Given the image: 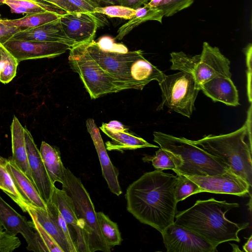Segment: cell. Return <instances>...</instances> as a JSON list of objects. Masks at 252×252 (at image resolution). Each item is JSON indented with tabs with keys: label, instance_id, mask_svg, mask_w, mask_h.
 Wrapping results in <instances>:
<instances>
[{
	"label": "cell",
	"instance_id": "1",
	"mask_svg": "<svg viewBox=\"0 0 252 252\" xmlns=\"http://www.w3.org/2000/svg\"><path fill=\"white\" fill-rule=\"evenodd\" d=\"M177 180V175L158 170L144 173L126 189L127 211L161 233L174 222Z\"/></svg>",
	"mask_w": 252,
	"mask_h": 252
},
{
	"label": "cell",
	"instance_id": "2",
	"mask_svg": "<svg viewBox=\"0 0 252 252\" xmlns=\"http://www.w3.org/2000/svg\"><path fill=\"white\" fill-rule=\"evenodd\" d=\"M237 203L219 201L213 198L198 200L190 208L177 211L174 223L198 234L216 246L228 241H240L239 232L249 222L236 223L228 220L226 213L239 207Z\"/></svg>",
	"mask_w": 252,
	"mask_h": 252
},
{
	"label": "cell",
	"instance_id": "3",
	"mask_svg": "<svg viewBox=\"0 0 252 252\" xmlns=\"http://www.w3.org/2000/svg\"><path fill=\"white\" fill-rule=\"evenodd\" d=\"M190 142L214 157L227 170L252 186V134L246 123L237 130L220 135L210 134Z\"/></svg>",
	"mask_w": 252,
	"mask_h": 252
},
{
	"label": "cell",
	"instance_id": "4",
	"mask_svg": "<svg viewBox=\"0 0 252 252\" xmlns=\"http://www.w3.org/2000/svg\"><path fill=\"white\" fill-rule=\"evenodd\" d=\"M154 141L172 158L176 174L187 175H216L227 170L215 158L185 137H178L160 131L153 133Z\"/></svg>",
	"mask_w": 252,
	"mask_h": 252
},
{
	"label": "cell",
	"instance_id": "5",
	"mask_svg": "<svg viewBox=\"0 0 252 252\" xmlns=\"http://www.w3.org/2000/svg\"><path fill=\"white\" fill-rule=\"evenodd\" d=\"M62 189L71 198L80 226L88 240L89 252H110L100 230L94 204L79 178L64 169Z\"/></svg>",
	"mask_w": 252,
	"mask_h": 252
},
{
	"label": "cell",
	"instance_id": "6",
	"mask_svg": "<svg viewBox=\"0 0 252 252\" xmlns=\"http://www.w3.org/2000/svg\"><path fill=\"white\" fill-rule=\"evenodd\" d=\"M170 55V69L189 73L199 88L202 84L217 76L231 78L229 60L218 47L207 42H203L199 55L190 56L183 51L173 52Z\"/></svg>",
	"mask_w": 252,
	"mask_h": 252
},
{
	"label": "cell",
	"instance_id": "7",
	"mask_svg": "<svg viewBox=\"0 0 252 252\" xmlns=\"http://www.w3.org/2000/svg\"><path fill=\"white\" fill-rule=\"evenodd\" d=\"M69 64L77 72L92 99L107 94L132 89L102 69L88 54L82 43L69 49Z\"/></svg>",
	"mask_w": 252,
	"mask_h": 252
},
{
	"label": "cell",
	"instance_id": "8",
	"mask_svg": "<svg viewBox=\"0 0 252 252\" xmlns=\"http://www.w3.org/2000/svg\"><path fill=\"white\" fill-rule=\"evenodd\" d=\"M162 100L157 110L164 106L189 118L194 110V102L200 88L189 73L179 72L166 75L158 83Z\"/></svg>",
	"mask_w": 252,
	"mask_h": 252
},
{
	"label": "cell",
	"instance_id": "9",
	"mask_svg": "<svg viewBox=\"0 0 252 252\" xmlns=\"http://www.w3.org/2000/svg\"><path fill=\"white\" fill-rule=\"evenodd\" d=\"M82 44L90 56L105 71L128 84L132 89L142 90L131 75L135 63L143 56L142 50L126 53L106 51L101 49L94 40Z\"/></svg>",
	"mask_w": 252,
	"mask_h": 252
},
{
	"label": "cell",
	"instance_id": "10",
	"mask_svg": "<svg viewBox=\"0 0 252 252\" xmlns=\"http://www.w3.org/2000/svg\"><path fill=\"white\" fill-rule=\"evenodd\" d=\"M168 252H215L217 246L174 222L161 233Z\"/></svg>",
	"mask_w": 252,
	"mask_h": 252
},
{
	"label": "cell",
	"instance_id": "11",
	"mask_svg": "<svg viewBox=\"0 0 252 252\" xmlns=\"http://www.w3.org/2000/svg\"><path fill=\"white\" fill-rule=\"evenodd\" d=\"M184 175L199 187L200 192L227 194L238 196L251 195L252 187L247 182L228 170L216 175Z\"/></svg>",
	"mask_w": 252,
	"mask_h": 252
},
{
	"label": "cell",
	"instance_id": "12",
	"mask_svg": "<svg viewBox=\"0 0 252 252\" xmlns=\"http://www.w3.org/2000/svg\"><path fill=\"white\" fill-rule=\"evenodd\" d=\"M3 45L19 62L28 60L53 58L66 52L70 46L58 42H42L10 39Z\"/></svg>",
	"mask_w": 252,
	"mask_h": 252
},
{
	"label": "cell",
	"instance_id": "13",
	"mask_svg": "<svg viewBox=\"0 0 252 252\" xmlns=\"http://www.w3.org/2000/svg\"><path fill=\"white\" fill-rule=\"evenodd\" d=\"M90 12L67 13L60 18L63 29L68 38L76 44L94 40L101 23L96 15Z\"/></svg>",
	"mask_w": 252,
	"mask_h": 252
},
{
	"label": "cell",
	"instance_id": "14",
	"mask_svg": "<svg viewBox=\"0 0 252 252\" xmlns=\"http://www.w3.org/2000/svg\"><path fill=\"white\" fill-rule=\"evenodd\" d=\"M24 136L28 159L33 183L41 197L47 204L51 200L54 188L36 146L29 130L25 127Z\"/></svg>",
	"mask_w": 252,
	"mask_h": 252
},
{
	"label": "cell",
	"instance_id": "15",
	"mask_svg": "<svg viewBox=\"0 0 252 252\" xmlns=\"http://www.w3.org/2000/svg\"><path fill=\"white\" fill-rule=\"evenodd\" d=\"M0 221L6 232L22 235L27 242L28 251L40 252L31 220H28L25 216L16 211L0 196Z\"/></svg>",
	"mask_w": 252,
	"mask_h": 252
},
{
	"label": "cell",
	"instance_id": "16",
	"mask_svg": "<svg viewBox=\"0 0 252 252\" xmlns=\"http://www.w3.org/2000/svg\"><path fill=\"white\" fill-rule=\"evenodd\" d=\"M50 201L59 209L72 234L78 252H89L88 238L81 228L71 198L54 187Z\"/></svg>",
	"mask_w": 252,
	"mask_h": 252
},
{
	"label": "cell",
	"instance_id": "17",
	"mask_svg": "<svg viewBox=\"0 0 252 252\" xmlns=\"http://www.w3.org/2000/svg\"><path fill=\"white\" fill-rule=\"evenodd\" d=\"M86 126L97 153L103 176L110 191L119 196L122 193L118 181L119 172L111 162L99 129L94 119L91 118L86 121Z\"/></svg>",
	"mask_w": 252,
	"mask_h": 252
},
{
	"label": "cell",
	"instance_id": "18",
	"mask_svg": "<svg viewBox=\"0 0 252 252\" xmlns=\"http://www.w3.org/2000/svg\"><path fill=\"white\" fill-rule=\"evenodd\" d=\"M10 39L42 42H58L71 47L76 43L65 34L60 19L41 26L26 29L15 33Z\"/></svg>",
	"mask_w": 252,
	"mask_h": 252
},
{
	"label": "cell",
	"instance_id": "19",
	"mask_svg": "<svg viewBox=\"0 0 252 252\" xmlns=\"http://www.w3.org/2000/svg\"><path fill=\"white\" fill-rule=\"evenodd\" d=\"M200 90L214 102L231 106L240 105L238 90L231 78L214 77L200 85Z\"/></svg>",
	"mask_w": 252,
	"mask_h": 252
},
{
	"label": "cell",
	"instance_id": "20",
	"mask_svg": "<svg viewBox=\"0 0 252 252\" xmlns=\"http://www.w3.org/2000/svg\"><path fill=\"white\" fill-rule=\"evenodd\" d=\"M6 168L17 191L28 205L46 210V203L41 197L34 183L17 167L10 158H6Z\"/></svg>",
	"mask_w": 252,
	"mask_h": 252
},
{
	"label": "cell",
	"instance_id": "21",
	"mask_svg": "<svg viewBox=\"0 0 252 252\" xmlns=\"http://www.w3.org/2000/svg\"><path fill=\"white\" fill-rule=\"evenodd\" d=\"M24 128L18 119L14 116L10 126L12 154L10 158L33 183L28 162Z\"/></svg>",
	"mask_w": 252,
	"mask_h": 252
},
{
	"label": "cell",
	"instance_id": "22",
	"mask_svg": "<svg viewBox=\"0 0 252 252\" xmlns=\"http://www.w3.org/2000/svg\"><path fill=\"white\" fill-rule=\"evenodd\" d=\"M99 128L112 140L105 143L106 149L108 151L123 152L124 150L142 148H158V146L149 143L144 139L128 132V129L113 132L101 126Z\"/></svg>",
	"mask_w": 252,
	"mask_h": 252
},
{
	"label": "cell",
	"instance_id": "23",
	"mask_svg": "<svg viewBox=\"0 0 252 252\" xmlns=\"http://www.w3.org/2000/svg\"><path fill=\"white\" fill-rule=\"evenodd\" d=\"M40 153L44 166L52 183L62 184L64 177V166L59 151L45 141H42Z\"/></svg>",
	"mask_w": 252,
	"mask_h": 252
},
{
	"label": "cell",
	"instance_id": "24",
	"mask_svg": "<svg viewBox=\"0 0 252 252\" xmlns=\"http://www.w3.org/2000/svg\"><path fill=\"white\" fill-rule=\"evenodd\" d=\"M163 17L161 10L145 4L135 9L133 17L118 29L115 39H122L134 28L148 21H156L161 23Z\"/></svg>",
	"mask_w": 252,
	"mask_h": 252
},
{
	"label": "cell",
	"instance_id": "25",
	"mask_svg": "<svg viewBox=\"0 0 252 252\" xmlns=\"http://www.w3.org/2000/svg\"><path fill=\"white\" fill-rule=\"evenodd\" d=\"M30 207L37 221L54 239L63 252H72L66 238L57 223L47 212V209L32 206Z\"/></svg>",
	"mask_w": 252,
	"mask_h": 252
},
{
	"label": "cell",
	"instance_id": "26",
	"mask_svg": "<svg viewBox=\"0 0 252 252\" xmlns=\"http://www.w3.org/2000/svg\"><path fill=\"white\" fill-rule=\"evenodd\" d=\"M62 15L52 11L26 14L17 19H1L0 22L10 27H16L24 30L35 28L60 19Z\"/></svg>",
	"mask_w": 252,
	"mask_h": 252
},
{
	"label": "cell",
	"instance_id": "27",
	"mask_svg": "<svg viewBox=\"0 0 252 252\" xmlns=\"http://www.w3.org/2000/svg\"><path fill=\"white\" fill-rule=\"evenodd\" d=\"M3 4L8 5L11 12L16 13L31 14L52 11L63 15L67 13L52 4L38 3L24 0H4Z\"/></svg>",
	"mask_w": 252,
	"mask_h": 252
},
{
	"label": "cell",
	"instance_id": "28",
	"mask_svg": "<svg viewBox=\"0 0 252 252\" xmlns=\"http://www.w3.org/2000/svg\"><path fill=\"white\" fill-rule=\"evenodd\" d=\"M6 158L0 156V189L6 194L21 210L27 212L29 205L17 191L6 168Z\"/></svg>",
	"mask_w": 252,
	"mask_h": 252
},
{
	"label": "cell",
	"instance_id": "29",
	"mask_svg": "<svg viewBox=\"0 0 252 252\" xmlns=\"http://www.w3.org/2000/svg\"><path fill=\"white\" fill-rule=\"evenodd\" d=\"M27 212L31 217V223L34 231L40 252H63L54 239L45 231L37 221L30 206Z\"/></svg>",
	"mask_w": 252,
	"mask_h": 252
},
{
	"label": "cell",
	"instance_id": "30",
	"mask_svg": "<svg viewBox=\"0 0 252 252\" xmlns=\"http://www.w3.org/2000/svg\"><path fill=\"white\" fill-rule=\"evenodd\" d=\"M100 231L106 244L111 248L120 245L122 241L117 223L111 220L102 212H96Z\"/></svg>",
	"mask_w": 252,
	"mask_h": 252
},
{
	"label": "cell",
	"instance_id": "31",
	"mask_svg": "<svg viewBox=\"0 0 252 252\" xmlns=\"http://www.w3.org/2000/svg\"><path fill=\"white\" fill-rule=\"evenodd\" d=\"M19 62L0 43V82L7 84L15 77Z\"/></svg>",
	"mask_w": 252,
	"mask_h": 252
},
{
	"label": "cell",
	"instance_id": "32",
	"mask_svg": "<svg viewBox=\"0 0 252 252\" xmlns=\"http://www.w3.org/2000/svg\"><path fill=\"white\" fill-rule=\"evenodd\" d=\"M194 0H150L147 5L159 9L169 17L190 6Z\"/></svg>",
	"mask_w": 252,
	"mask_h": 252
},
{
	"label": "cell",
	"instance_id": "33",
	"mask_svg": "<svg viewBox=\"0 0 252 252\" xmlns=\"http://www.w3.org/2000/svg\"><path fill=\"white\" fill-rule=\"evenodd\" d=\"M176 175L178 180L175 186V197L178 202L192 194L201 193L199 187L195 182L184 175Z\"/></svg>",
	"mask_w": 252,
	"mask_h": 252
},
{
	"label": "cell",
	"instance_id": "34",
	"mask_svg": "<svg viewBox=\"0 0 252 252\" xmlns=\"http://www.w3.org/2000/svg\"><path fill=\"white\" fill-rule=\"evenodd\" d=\"M47 211L51 215L66 238L72 252H78L72 234L57 207L51 202L47 204Z\"/></svg>",
	"mask_w": 252,
	"mask_h": 252
},
{
	"label": "cell",
	"instance_id": "35",
	"mask_svg": "<svg viewBox=\"0 0 252 252\" xmlns=\"http://www.w3.org/2000/svg\"><path fill=\"white\" fill-rule=\"evenodd\" d=\"M142 160L145 162L151 161L155 169L159 171L176 170L175 164L170 156L161 148L156 152L154 156H145Z\"/></svg>",
	"mask_w": 252,
	"mask_h": 252
},
{
	"label": "cell",
	"instance_id": "36",
	"mask_svg": "<svg viewBox=\"0 0 252 252\" xmlns=\"http://www.w3.org/2000/svg\"><path fill=\"white\" fill-rule=\"evenodd\" d=\"M95 13L106 15L109 17L120 18L125 20L131 19L135 10L121 5H110L105 6H97Z\"/></svg>",
	"mask_w": 252,
	"mask_h": 252
},
{
	"label": "cell",
	"instance_id": "37",
	"mask_svg": "<svg viewBox=\"0 0 252 252\" xmlns=\"http://www.w3.org/2000/svg\"><path fill=\"white\" fill-rule=\"evenodd\" d=\"M65 4L67 12H85L95 13L97 6L89 0H62Z\"/></svg>",
	"mask_w": 252,
	"mask_h": 252
},
{
	"label": "cell",
	"instance_id": "38",
	"mask_svg": "<svg viewBox=\"0 0 252 252\" xmlns=\"http://www.w3.org/2000/svg\"><path fill=\"white\" fill-rule=\"evenodd\" d=\"M21 245V241L16 235L5 231L0 232V252H11Z\"/></svg>",
	"mask_w": 252,
	"mask_h": 252
},
{
	"label": "cell",
	"instance_id": "39",
	"mask_svg": "<svg viewBox=\"0 0 252 252\" xmlns=\"http://www.w3.org/2000/svg\"><path fill=\"white\" fill-rule=\"evenodd\" d=\"M102 50L109 52L126 53L128 49L124 44L116 43L114 39L109 36H103L96 42Z\"/></svg>",
	"mask_w": 252,
	"mask_h": 252
},
{
	"label": "cell",
	"instance_id": "40",
	"mask_svg": "<svg viewBox=\"0 0 252 252\" xmlns=\"http://www.w3.org/2000/svg\"><path fill=\"white\" fill-rule=\"evenodd\" d=\"M244 53L246 55V63L247 66V94L248 100L252 102V45L248 44L244 48Z\"/></svg>",
	"mask_w": 252,
	"mask_h": 252
},
{
	"label": "cell",
	"instance_id": "41",
	"mask_svg": "<svg viewBox=\"0 0 252 252\" xmlns=\"http://www.w3.org/2000/svg\"><path fill=\"white\" fill-rule=\"evenodd\" d=\"M23 30L21 28L8 26L0 22V43H3L15 33Z\"/></svg>",
	"mask_w": 252,
	"mask_h": 252
},
{
	"label": "cell",
	"instance_id": "42",
	"mask_svg": "<svg viewBox=\"0 0 252 252\" xmlns=\"http://www.w3.org/2000/svg\"><path fill=\"white\" fill-rule=\"evenodd\" d=\"M150 0H120L119 5L136 9L147 4Z\"/></svg>",
	"mask_w": 252,
	"mask_h": 252
},
{
	"label": "cell",
	"instance_id": "43",
	"mask_svg": "<svg viewBox=\"0 0 252 252\" xmlns=\"http://www.w3.org/2000/svg\"><path fill=\"white\" fill-rule=\"evenodd\" d=\"M44 0L51 4L56 6L67 12V8L64 3V2L62 0ZM68 13V12H67Z\"/></svg>",
	"mask_w": 252,
	"mask_h": 252
},
{
	"label": "cell",
	"instance_id": "44",
	"mask_svg": "<svg viewBox=\"0 0 252 252\" xmlns=\"http://www.w3.org/2000/svg\"><path fill=\"white\" fill-rule=\"evenodd\" d=\"M243 249L246 252H252V236L248 239L247 242L243 246Z\"/></svg>",
	"mask_w": 252,
	"mask_h": 252
},
{
	"label": "cell",
	"instance_id": "45",
	"mask_svg": "<svg viewBox=\"0 0 252 252\" xmlns=\"http://www.w3.org/2000/svg\"><path fill=\"white\" fill-rule=\"evenodd\" d=\"M97 6H105L110 5L108 0H89Z\"/></svg>",
	"mask_w": 252,
	"mask_h": 252
},
{
	"label": "cell",
	"instance_id": "46",
	"mask_svg": "<svg viewBox=\"0 0 252 252\" xmlns=\"http://www.w3.org/2000/svg\"><path fill=\"white\" fill-rule=\"evenodd\" d=\"M4 0H0V5L3 4V2ZM27 0V1H31V2L38 3L51 4L44 0Z\"/></svg>",
	"mask_w": 252,
	"mask_h": 252
},
{
	"label": "cell",
	"instance_id": "47",
	"mask_svg": "<svg viewBox=\"0 0 252 252\" xmlns=\"http://www.w3.org/2000/svg\"><path fill=\"white\" fill-rule=\"evenodd\" d=\"M110 5H119L120 0H108Z\"/></svg>",
	"mask_w": 252,
	"mask_h": 252
},
{
	"label": "cell",
	"instance_id": "48",
	"mask_svg": "<svg viewBox=\"0 0 252 252\" xmlns=\"http://www.w3.org/2000/svg\"><path fill=\"white\" fill-rule=\"evenodd\" d=\"M4 231V228L0 221V232H3Z\"/></svg>",
	"mask_w": 252,
	"mask_h": 252
},
{
	"label": "cell",
	"instance_id": "49",
	"mask_svg": "<svg viewBox=\"0 0 252 252\" xmlns=\"http://www.w3.org/2000/svg\"></svg>",
	"mask_w": 252,
	"mask_h": 252
}]
</instances>
